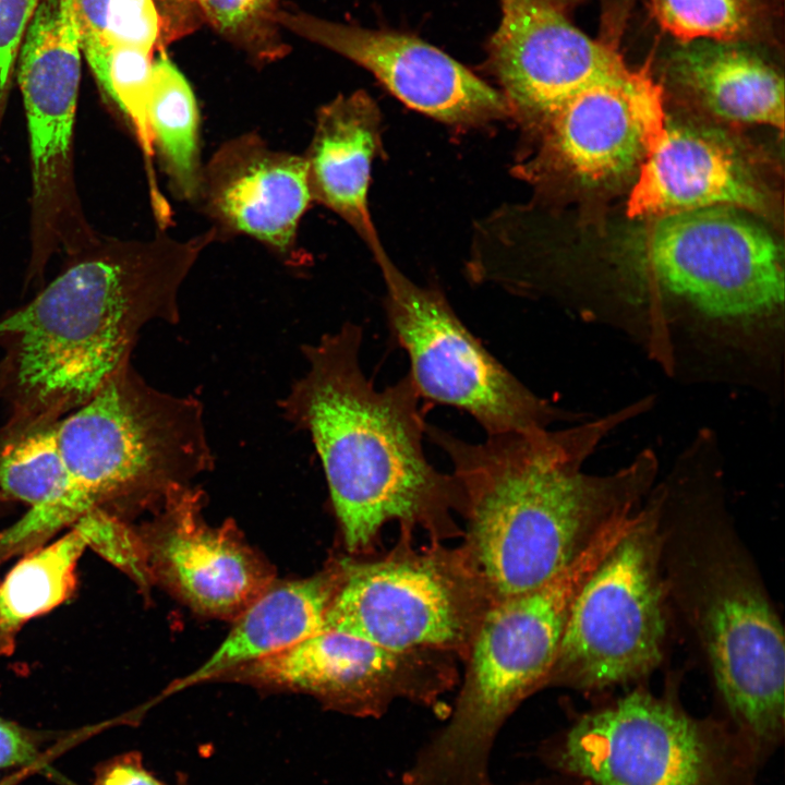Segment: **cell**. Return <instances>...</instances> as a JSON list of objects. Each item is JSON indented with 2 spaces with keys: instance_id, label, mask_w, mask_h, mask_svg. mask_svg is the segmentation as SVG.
Masks as SVG:
<instances>
[{
  "instance_id": "cell-31",
  "label": "cell",
  "mask_w": 785,
  "mask_h": 785,
  "mask_svg": "<svg viewBox=\"0 0 785 785\" xmlns=\"http://www.w3.org/2000/svg\"><path fill=\"white\" fill-rule=\"evenodd\" d=\"M90 785H168L144 764L137 750L114 754L93 769Z\"/></svg>"
},
{
  "instance_id": "cell-23",
  "label": "cell",
  "mask_w": 785,
  "mask_h": 785,
  "mask_svg": "<svg viewBox=\"0 0 785 785\" xmlns=\"http://www.w3.org/2000/svg\"><path fill=\"white\" fill-rule=\"evenodd\" d=\"M146 123L153 155L172 194L195 205L204 167L201 114L192 87L164 51L153 62Z\"/></svg>"
},
{
  "instance_id": "cell-18",
  "label": "cell",
  "mask_w": 785,
  "mask_h": 785,
  "mask_svg": "<svg viewBox=\"0 0 785 785\" xmlns=\"http://www.w3.org/2000/svg\"><path fill=\"white\" fill-rule=\"evenodd\" d=\"M164 497L157 521L137 532L153 580L200 612L241 614L269 587L268 569L230 526L213 528L203 520L197 492L173 486Z\"/></svg>"
},
{
  "instance_id": "cell-20",
  "label": "cell",
  "mask_w": 785,
  "mask_h": 785,
  "mask_svg": "<svg viewBox=\"0 0 785 785\" xmlns=\"http://www.w3.org/2000/svg\"><path fill=\"white\" fill-rule=\"evenodd\" d=\"M379 113L364 90L337 96L318 109L303 155L313 202L340 216L374 255L384 251L367 197L372 165L382 148Z\"/></svg>"
},
{
  "instance_id": "cell-35",
  "label": "cell",
  "mask_w": 785,
  "mask_h": 785,
  "mask_svg": "<svg viewBox=\"0 0 785 785\" xmlns=\"http://www.w3.org/2000/svg\"><path fill=\"white\" fill-rule=\"evenodd\" d=\"M487 785H498V784H495V783L492 781V782L488 783ZM520 785H541V784H520Z\"/></svg>"
},
{
  "instance_id": "cell-30",
  "label": "cell",
  "mask_w": 785,
  "mask_h": 785,
  "mask_svg": "<svg viewBox=\"0 0 785 785\" xmlns=\"http://www.w3.org/2000/svg\"><path fill=\"white\" fill-rule=\"evenodd\" d=\"M40 0H0V88H4Z\"/></svg>"
},
{
  "instance_id": "cell-4",
  "label": "cell",
  "mask_w": 785,
  "mask_h": 785,
  "mask_svg": "<svg viewBox=\"0 0 785 785\" xmlns=\"http://www.w3.org/2000/svg\"><path fill=\"white\" fill-rule=\"evenodd\" d=\"M52 426L65 488L0 531V563L45 544L93 510L113 514L121 503L186 486L214 462L201 402L150 386L131 361Z\"/></svg>"
},
{
  "instance_id": "cell-21",
  "label": "cell",
  "mask_w": 785,
  "mask_h": 785,
  "mask_svg": "<svg viewBox=\"0 0 785 785\" xmlns=\"http://www.w3.org/2000/svg\"><path fill=\"white\" fill-rule=\"evenodd\" d=\"M335 584L334 568L307 579L268 587L240 614L213 655L170 685L165 693L221 677L322 631Z\"/></svg>"
},
{
  "instance_id": "cell-28",
  "label": "cell",
  "mask_w": 785,
  "mask_h": 785,
  "mask_svg": "<svg viewBox=\"0 0 785 785\" xmlns=\"http://www.w3.org/2000/svg\"><path fill=\"white\" fill-rule=\"evenodd\" d=\"M660 25L676 38L732 41L749 27L750 0H651Z\"/></svg>"
},
{
  "instance_id": "cell-34",
  "label": "cell",
  "mask_w": 785,
  "mask_h": 785,
  "mask_svg": "<svg viewBox=\"0 0 785 785\" xmlns=\"http://www.w3.org/2000/svg\"><path fill=\"white\" fill-rule=\"evenodd\" d=\"M174 785H190V783L188 782L185 776L180 775L177 777V782Z\"/></svg>"
},
{
  "instance_id": "cell-19",
  "label": "cell",
  "mask_w": 785,
  "mask_h": 785,
  "mask_svg": "<svg viewBox=\"0 0 785 785\" xmlns=\"http://www.w3.org/2000/svg\"><path fill=\"white\" fill-rule=\"evenodd\" d=\"M766 195L738 149L716 130L666 117L664 133L638 170L630 217H650L713 206L760 213Z\"/></svg>"
},
{
  "instance_id": "cell-17",
  "label": "cell",
  "mask_w": 785,
  "mask_h": 785,
  "mask_svg": "<svg viewBox=\"0 0 785 785\" xmlns=\"http://www.w3.org/2000/svg\"><path fill=\"white\" fill-rule=\"evenodd\" d=\"M665 121L662 87L644 65L582 90L545 120V153L583 184L612 182L639 170Z\"/></svg>"
},
{
  "instance_id": "cell-12",
  "label": "cell",
  "mask_w": 785,
  "mask_h": 785,
  "mask_svg": "<svg viewBox=\"0 0 785 785\" xmlns=\"http://www.w3.org/2000/svg\"><path fill=\"white\" fill-rule=\"evenodd\" d=\"M443 654L398 652L359 637L322 630L232 673L259 686L312 695L345 714L377 717L399 699L435 706L455 680Z\"/></svg>"
},
{
  "instance_id": "cell-24",
  "label": "cell",
  "mask_w": 785,
  "mask_h": 785,
  "mask_svg": "<svg viewBox=\"0 0 785 785\" xmlns=\"http://www.w3.org/2000/svg\"><path fill=\"white\" fill-rule=\"evenodd\" d=\"M88 547L76 521L55 542L26 553L0 582V657L13 653L16 637L32 618L70 600L77 588V563Z\"/></svg>"
},
{
  "instance_id": "cell-15",
  "label": "cell",
  "mask_w": 785,
  "mask_h": 785,
  "mask_svg": "<svg viewBox=\"0 0 785 785\" xmlns=\"http://www.w3.org/2000/svg\"><path fill=\"white\" fill-rule=\"evenodd\" d=\"M488 61L512 114L543 123L582 90L630 70L618 51L590 38L550 0H499Z\"/></svg>"
},
{
  "instance_id": "cell-26",
  "label": "cell",
  "mask_w": 785,
  "mask_h": 785,
  "mask_svg": "<svg viewBox=\"0 0 785 785\" xmlns=\"http://www.w3.org/2000/svg\"><path fill=\"white\" fill-rule=\"evenodd\" d=\"M52 424L0 446V492L27 504L28 509L50 505L65 488L67 473Z\"/></svg>"
},
{
  "instance_id": "cell-5",
  "label": "cell",
  "mask_w": 785,
  "mask_h": 785,
  "mask_svg": "<svg viewBox=\"0 0 785 785\" xmlns=\"http://www.w3.org/2000/svg\"><path fill=\"white\" fill-rule=\"evenodd\" d=\"M642 520L616 511L556 577L490 603L467 654V671L446 724L416 751L399 785H487L502 727L550 681L571 604L587 579Z\"/></svg>"
},
{
  "instance_id": "cell-25",
  "label": "cell",
  "mask_w": 785,
  "mask_h": 785,
  "mask_svg": "<svg viewBox=\"0 0 785 785\" xmlns=\"http://www.w3.org/2000/svg\"><path fill=\"white\" fill-rule=\"evenodd\" d=\"M88 63L117 46L150 51L165 38L156 0H59Z\"/></svg>"
},
{
  "instance_id": "cell-27",
  "label": "cell",
  "mask_w": 785,
  "mask_h": 785,
  "mask_svg": "<svg viewBox=\"0 0 785 785\" xmlns=\"http://www.w3.org/2000/svg\"><path fill=\"white\" fill-rule=\"evenodd\" d=\"M222 38L264 65L285 58L289 46L281 36V0H188Z\"/></svg>"
},
{
  "instance_id": "cell-29",
  "label": "cell",
  "mask_w": 785,
  "mask_h": 785,
  "mask_svg": "<svg viewBox=\"0 0 785 785\" xmlns=\"http://www.w3.org/2000/svg\"><path fill=\"white\" fill-rule=\"evenodd\" d=\"M75 736L77 732L32 728L0 715V771L37 770L51 750Z\"/></svg>"
},
{
  "instance_id": "cell-7",
  "label": "cell",
  "mask_w": 785,
  "mask_h": 785,
  "mask_svg": "<svg viewBox=\"0 0 785 785\" xmlns=\"http://www.w3.org/2000/svg\"><path fill=\"white\" fill-rule=\"evenodd\" d=\"M374 256L385 285L387 327L408 355L420 399L468 413L486 436L546 428L558 419L557 409L470 331L439 289L413 282L384 251Z\"/></svg>"
},
{
  "instance_id": "cell-32",
  "label": "cell",
  "mask_w": 785,
  "mask_h": 785,
  "mask_svg": "<svg viewBox=\"0 0 785 785\" xmlns=\"http://www.w3.org/2000/svg\"><path fill=\"white\" fill-rule=\"evenodd\" d=\"M8 381V364L4 359L0 361V396H3Z\"/></svg>"
},
{
  "instance_id": "cell-9",
  "label": "cell",
  "mask_w": 785,
  "mask_h": 785,
  "mask_svg": "<svg viewBox=\"0 0 785 785\" xmlns=\"http://www.w3.org/2000/svg\"><path fill=\"white\" fill-rule=\"evenodd\" d=\"M655 512L652 507L578 591L550 680L600 690L661 662L666 616Z\"/></svg>"
},
{
  "instance_id": "cell-2",
  "label": "cell",
  "mask_w": 785,
  "mask_h": 785,
  "mask_svg": "<svg viewBox=\"0 0 785 785\" xmlns=\"http://www.w3.org/2000/svg\"><path fill=\"white\" fill-rule=\"evenodd\" d=\"M632 406L558 431L538 428L462 439L426 424L425 436L449 458L463 494V545L491 601L526 593L556 577L655 473L644 452L608 475L582 464Z\"/></svg>"
},
{
  "instance_id": "cell-6",
  "label": "cell",
  "mask_w": 785,
  "mask_h": 785,
  "mask_svg": "<svg viewBox=\"0 0 785 785\" xmlns=\"http://www.w3.org/2000/svg\"><path fill=\"white\" fill-rule=\"evenodd\" d=\"M323 630H335L398 651L431 650L467 657L492 602L463 546L437 541L418 551L400 542L367 561L343 560Z\"/></svg>"
},
{
  "instance_id": "cell-8",
  "label": "cell",
  "mask_w": 785,
  "mask_h": 785,
  "mask_svg": "<svg viewBox=\"0 0 785 785\" xmlns=\"http://www.w3.org/2000/svg\"><path fill=\"white\" fill-rule=\"evenodd\" d=\"M81 57L59 0H40L16 57L32 162L29 267L39 271L55 253L73 254L96 238L82 213L73 171Z\"/></svg>"
},
{
  "instance_id": "cell-14",
  "label": "cell",
  "mask_w": 785,
  "mask_h": 785,
  "mask_svg": "<svg viewBox=\"0 0 785 785\" xmlns=\"http://www.w3.org/2000/svg\"><path fill=\"white\" fill-rule=\"evenodd\" d=\"M701 631L717 688L734 720L757 741L784 727L782 625L760 587L741 569L713 572Z\"/></svg>"
},
{
  "instance_id": "cell-22",
  "label": "cell",
  "mask_w": 785,
  "mask_h": 785,
  "mask_svg": "<svg viewBox=\"0 0 785 785\" xmlns=\"http://www.w3.org/2000/svg\"><path fill=\"white\" fill-rule=\"evenodd\" d=\"M675 80L713 114L783 130L784 81L764 60L730 41L697 40L675 51Z\"/></svg>"
},
{
  "instance_id": "cell-11",
  "label": "cell",
  "mask_w": 785,
  "mask_h": 785,
  "mask_svg": "<svg viewBox=\"0 0 785 785\" xmlns=\"http://www.w3.org/2000/svg\"><path fill=\"white\" fill-rule=\"evenodd\" d=\"M544 752L596 785H716L721 763L703 725L645 691L582 716Z\"/></svg>"
},
{
  "instance_id": "cell-10",
  "label": "cell",
  "mask_w": 785,
  "mask_h": 785,
  "mask_svg": "<svg viewBox=\"0 0 785 785\" xmlns=\"http://www.w3.org/2000/svg\"><path fill=\"white\" fill-rule=\"evenodd\" d=\"M641 257L664 291L711 319L752 324L783 304V250L739 208L713 206L656 217Z\"/></svg>"
},
{
  "instance_id": "cell-33",
  "label": "cell",
  "mask_w": 785,
  "mask_h": 785,
  "mask_svg": "<svg viewBox=\"0 0 785 785\" xmlns=\"http://www.w3.org/2000/svg\"><path fill=\"white\" fill-rule=\"evenodd\" d=\"M550 1L553 2L559 9H561L564 5L576 2L578 0H550Z\"/></svg>"
},
{
  "instance_id": "cell-1",
  "label": "cell",
  "mask_w": 785,
  "mask_h": 785,
  "mask_svg": "<svg viewBox=\"0 0 785 785\" xmlns=\"http://www.w3.org/2000/svg\"><path fill=\"white\" fill-rule=\"evenodd\" d=\"M214 228L177 240L99 238L25 305L0 317L11 412L0 446L86 402L124 363L142 328L179 321L178 295Z\"/></svg>"
},
{
  "instance_id": "cell-13",
  "label": "cell",
  "mask_w": 785,
  "mask_h": 785,
  "mask_svg": "<svg viewBox=\"0 0 785 785\" xmlns=\"http://www.w3.org/2000/svg\"><path fill=\"white\" fill-rule=\"evenodd\" d=\"M278 23L364 68L404 105L437 121L476 126L512 116L500 90L414 36L328 21L295 9L281 8Z\"/></svg>"
},
{
  "instance_id": "cell-3",
  "label": "cell",
  "mask_w": 785,
  "mask_h": 785,
  "mask_svg": "<svg viewBox=\"0 0 785 785\" xmlns=\"http://www.w3.org/2000/svg\"><path fill=\"white\" fill-rule=\"evenodd\" d=\"M362 340V327L348 322L306 345L307 369L281 402L311 435L346 546L365 550L390 521L435 539L455 532L462 490L425 455L420 397L408 374L377 389L361 365Z\"/></svg>"
},
{
  "instance_id": "cell-16",
  "label": "cell",
  "mask_w": 785,
  "mask_h": 785,
  "mask_svg": "<svg viewBox=\"0 0 785 785\" xmlns=\"http://www.w3.org/2000/svg\"><path fill=\"white\" fill-rule=\"evenodd\" d=\"M312 203L303 156L249 132L226 141L204 165L195 205L218 240L247 235L286 265L304 267L312 258L298 231Z\"/></svg>"
}]
</instances>
